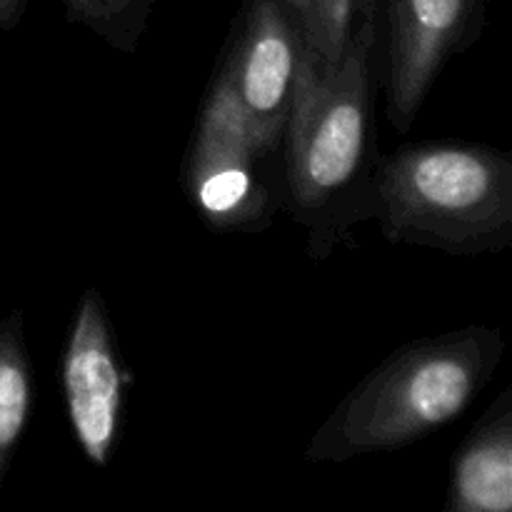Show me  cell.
<instances>
[{
	"mask_svg": "<svg viewBox=\"0 0 512 512\" xmlns=\"http://www.w3.org/2000/svg\"><path fill=\"white\" fill-rule=\"evenodd\" d=\"M380 0H363L345 53L330 73L305 63L283 138V205L308 233L313 260L373 218Z\"/></svg>",
	"mask_w": 512,
	"mask_h": 512,
	"instance_id": "1",
	"label": "cell"
},
{
	"mask_svg": "<svg viewBox=\"0 0 512 512\" xmlns=\"http://www.w3.org/2000/svg\"><path fill=\"white\" fill-rule=\"evenodd\" d=\"M503 355V333L488 325L400 345L330 410L310 438L305 460L345 463L428 438L480 398Z\"/></svg>",
	"mask_w": 512,
	"mask_h": 512,
	"instance_id": "2",
	"label": "cell"
},
{
	"mask_svg": "<svg viewBox=\"0 0 512 512\" xmlns=\"http://www.w3.org/2000/svg\"><path fill=\"white\" fill-rule=\"evenodd\" d=\"M373 218L388 243L503 253L512 243V160L485 143L398 145L375 160Z\"/></svg>",
	"mask_w": 512,
	"mask_h": 512,
	"instance_id": "3",
	"label": "cell"
},
{
	"mask_svg": "<svg viewBox=\"0 0 512 512\" xmlns=\"http://www.w3.org/2000/svg\"><path fill=\"white\" fill-rule=\"evenodd\" d=\"M258 148L225 78L215 75L183 160L190 208L215 233H260L283 208V190L268 183Z\"/></svg>",
	"mask_w": 512,
	"mask_h": 512,
	"instance_id": "4",
	"label": "cell"
},
{
	"mask_svg": "<svg viewBox=\"0 0 512 512\" xmlns=\"http://www.w3.org/2000/svg\"><path fill=\"white\" fill-rule=\"evenodd\" d=\"M305 63H313V55L300 0H243L233 53L220 65V75L268 158L283 153Z\"/></svg>",
	"mask_w": 512,
	"mask_h": 512,
	"instance_id": "5",
	"label": "cell"
},
{
	"mask_svg": "<svg viewBox=\"0 0 512 512\" xmlns=\"http://www.w3.org/2000/svg\"><path fill=\"white\" fill-rule=\"evenodd\" d=\"M488 0H380L385 113L408 133L445 65L478 40Z\"/></svg>",
	"mask_w": 512,
	"mask_h": 512,
	"instance_id": "6",
	"label": "cell"
},
{
	"mask_svg": "<svg viewBox=\"0 0 512 512\" xmlns=\"http://www.w3.org/2000/svg\"><path fill=\"white\" fill-rule=\"evenodd\" d=\"M130 383L133 375L120 358L103 295L95 288L83 290L60 358V385L75 443L100 470L115 455Z\"/></svg>",
	"mask_w": 512,
	"mask_h": 512,
	"instance_id": "7",
	"label": "cell"
},
{
	"mask_svg": "<svg viewBox=\"0 0 512 512\" xmlns=\"http://www.w3.org/2000/svg\"><path fill=\"white\" fill-rule=\"evenodd\" d=\"M512 510V390L505 388L450 458L443 512Z\"/></svg>",
	"mask_w": 512,
	"mask_h": 512,
	"instance_id": "8",
	"label": "cell"
},
{
	"mask_svg": "<svg viewBox=\"0 0 512 512\" xmlns=\"http://www.w3.org/2000/svg\"><path fill=\"white\" fill-rule=\"evenodd\" d=\"M35 408V368L25 340L23 310L0 318V490Z\"/></svg>",
	"mask_w": 512,
	"mask_h": 512,
	"instance_id": "9",
	"label": "cell"
},
{
	"mask_svg": "<svg viewBox=\"0 0 512 512\" xmlns=\"http://www.w3.org/2000/svg\"><path fill=\"white\" fill-rule=\"evenodd\" d=\"M65 18L120 53H135L158 0H60Z\"/></svg>",
	"mask_w": 512,
	"mask_h": 512,
	"instance_id": "10",
	"label": "cell"
},
{
	"mask_svg": "<svg viewBox=\"0 0 512 512\" xmlns=\"http://www.w3.org/2000/svg\"><path fill=\"white\" fill-rule=\"evenodd\" d=\"M300 5L315 73L325 75L343 58L363 0H300Z\"/></svg>",
	"mask_w": 512,
	"mask_h": 512,
	"instance_id": "11",
	"label": "cell"
},
{
	"mask_svg": "<svg viewBox=\"0 0 512 512\" xmlns=\"http://www.w3.org/2000/svg\"><path fill=\"white\" fill-rule=\"evenodd\" d=\"M30 0H0V33H10L28 13Z\"/></svg>",
	"mask_w": 512,
	"mask_h": 512,
	"instance_id": "12",
	"label": "cell"
}]
</instances>
